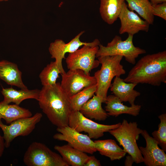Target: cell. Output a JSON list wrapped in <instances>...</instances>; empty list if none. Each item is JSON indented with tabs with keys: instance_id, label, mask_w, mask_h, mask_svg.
<instances>
[{
	"instance_id": "cell-31",
	"label": "cell",
	"mask_w": 166,
	"mask_h": 166,
	"mask_svg": "<svg viewBox=\"0 0 166 166\" xmlns=\"http://www.w3.org/2000/svg\"><path fill=\"white\" fill-rule=\"evenodd\" d=\"M134 162H135L132 157L128 154L126 156L124 161V165L125 166H131Z\"/></svg>"
},
{
	"instance_id": "cell-14",
	"label": "cell",
	"mask_w": 166,
	"mask_h": 166,
	"mask_svg": "<svg viewBox=\"0 0 166 166\" xmlns=\"http://www.w3.org/2000/svg\"><path fill=\"white\" fill-rule=\"evenodd\" d=\"M121 26L119 34H121L127 33L133 36L140 31L148 32L150 24L143 20L134 11L130 10L125 2L118 16Z\"/></svg>"
},
{
	"instance_id": "cell-24",
	"label": "cell",
	"mask_w": 166,
	"mask_h": 166,
	"mask_svg": "<svg viewBox=\"0 0 166 166\" xmlns=\"http://www.w3.org/2000/svg\"><path fill=\"white\" fill-rule=\"evenodd\" d=\"M128 9L135 11L144 20L152 24L154 16L152 13V4L149 0H125Z\"/></svg>"
},
{
	"instance_id": "cell-1",
	"label": "cell",
	"mask_w": 166,
	"mask_h": 166,
	"mask_svg": "<svg viewBox=\"0 0 166 166\" xmlns=\"http://www.w3.org/2000/svg\"><path fill=\"white\" fill-rule=\"evenodd\" d=\"M37 101L40 108L53 124L57 127L68 125L72 110L70 98L62 89L60 83L43 86Z\"/></svg>"
},
{
	"instance_id": "cell-3",
	"label": "cell",
	"mask_w": 166,
	"mask_h": 166,
	"mask_svg": "<svg viewBox=\"0 0 166 166\" xmlns=\"http://www.w3.org/2000/svg\"><path fill=\"white\" fill-rule=\"evenodd\" d=\"M123 57L120 55L101 56L98 57L101 65L100 69L94 73L97 81V88L95 95L101 97L105 103L107 93L111 81L115 77H120L126 73L123 66L121 64Z\"/></svg>"
},
{
	"instance_id": "cell-13",
	"label": "cell",
	"mask_w": 166,
	"mask_h": 166,
	"mask_svg": "<svg viewBox=\"0 0 166 166\" xmlns=\"http://www.w3.org/2000/svg\"><path fill=\"white\" fill-rule=\"evenodd\" d=\"M141 134L146 142L145 147H139L143 158V162L147 166H166V154L160 149L154 138L146 130H143Z\"/></svg>"
},
{
	"instance_id": "cell-21",
	"label": "cell",
	"mask_w": 166,
	"mask_h": 166,
	"mask_svg": "<svg viewBox=\"0 0 166 166\" xmlns=\"http://www.w3.org/2000/svg\"><path fill=\"white\" fill-rule=\"evenodd\" d=\"M125 0H100L99 12L102 20L112 25L118 18Z\"/></svg>"
},
{
	"instance_id": "cell-10",
	"label": "cell",
	"mask_w": 166,
	"mask_h": 166,
	"mask_svg": "<svg viewBox=\"0 0 166 166\" xmlns=\"http://www.w3.org/2000/svg\"><path fill=\"white\" fill-rule=\"evenodd\" d=\"M85 32V31H81L67 43H65L61 39H57L50 44L49 48V53L51 58L55 59V61L60 71L61 74L65 72L62 66V60L63 59H65V55L66 53H73L84 45L95 46H99L101 44L99 40L97 39L90 42H81L80 38Z\"/></svg>"
},
{
	"instance_id": "cell-17",
	"label": "cell",
	"mask_w": 166,
	"mask_h": 166,
	"mask_svg": "<svg viewBox=\"0 0 166 166\" xmlns=\"http://www.w3.org/2000/svg\"><path fill=\"white\" fill-rule=\"evenodd\" d=\"M122 102L114 95L107 96L105 103V110L109 116L117 117L123 114H126L134 116L139 114L141 106L134 104L128 106L124 105Z\"/></svg>"
},
{
	"instance_id": "cell-12",
	"label": "cell",
	"mask_w": 166,
	"mask_h": 166,
	"mask_svg": "<svg viewBox=\"0 0 166 166\" xmlns=\"http://www.w3.org/2000/svg\"><path fill=\"white\" fill-rule=\"evenodd\" d=\"M61 75V86L69 97L85 88L97 84L94 76L87 74L80 69H69Z\"/></svg>"
},
{
	"instance_id": "cell-5",
	"label": "cell",
	"mask_w": 166,
	"mask_h": 166,
	"mask_svg": "<svg viewBox=\"0 0 166 166\" xmlns=\"http://www.w3.org/2000/svg\"><path fill=\"white\" fill-rule=\"evenodd\" d=\"M133 36L128 34L126 39L122 40L119 36L116 35L106 46L100 44L96 57L101 56L120 55L124 57L126 61L135 65L136 59L140 54L146 53V50L135 46L133 42Z\"/></svg>"
},
{
	"instance_id": "cell-6",
	"label": "cell",
	"mask_w": 166,
	"mask_h": 166,
	"mask_svg": "<svg viewBox=\"0 0 166 166\" xmlns=\"http://www.w3.org/2000/svg\"><path fill=\"white\" fill-rule=\"evenodd\" d=\"M27 166H69L60 155L45 144L34 142L29 146L23 158Z\"/></svg>"
},
{
	"instance_id": "cell-16",
	"label": "cell",
	"mask_w": 166,
	"mask_h": 166,
	"mask_svg": "<svg viewBox=\"0 0 166 166\" xmlns=\"http://www.w3.org/2000/svg\"><path fill=\"white\" fill-rule=\"evenodd\" d=\"M22 73L17 65L7 60L0 61V79L7 84L21 89H28L22 79Z\"/></svg>"
},
{
	"instance_id": "cell-11",
	"label": "cell",
	"mask_w": 166,
	"mask_h": 166,
	"mask_svg": "<svg viewBox=\"0 0 166 166\" xmlns=\"http://www.w3.org/2000/svg\"><path fill=\"white\" fill-rule=\"evenodd\" d=\"M58 132L53 138L65 141L73 148L86 153L92 154L97 151L95 143L88 136L81 133L69 125L57 127Z\"/></svg>"
},
{
	"instance_id": "cell-32",
	"label": "cell",
	"mask_w": 166,
	"mask_h": 166,
	"mask_svg": "<svg viewBox=\"0 0 166 166\" xmlns=\"http://www.w3.org/2000/svg\"><path fill=\"white\" fill-rule=\"evenodd\" d=\"M152 5L161 3L166 2V0H150Z\"/></svg>"
},
{
	"instance_id": "cell-7",
	"label": "cell",
	"mask_w": 166,
	"mask_h": 166,
	"mask_svg": "<svg viewBox=\"0 0 166 166\" xmlns=\"http://www.w3.org/2000/svg\"><path fill=\"white\" fill-rule=\"evenodd\" d=\"M42 114L37 113L29 117L19 118L9 125L4 124L0 120V128L3 133L5 147L9 148L11 142L18 136H26L30 134L36 125L41 120Z\"/></svg>"
},
{
	"instance_id": "cell-22",
	"label": "cell",
	"mask_w": 166,
	"mask_h": 166,
	"mask_svg": "<svg viewBox=\"0 0 166 166\" xmlns=\"http://www.w3.org/2000/svg\"><path fill=\"white\" fill-rule=\"evenodd\" d=\"M94 141L97 151L101 155L109 157L112 161L120 160L127 153L113 140H98Z\"/></svg>"
},
{
	"instance_id": "cell-18",
	"label": "cell",
	"mask_w": 166,
	"mask_h": 166,
	"mask_svg": "<svg viewBox=\"0 0 166 166\" xmlns=\"http://www.w3.org/2000/svg\"><path fill=\"white\" fill-rule=\"evenodd\" d=\"M40 90L36 89L32 90H17L12 87L2 89L1 92L4 97L3 100L0 102L3 104H8L13 102L19 105L24 100L29 99L38 100Z\"/></svg>"
},
{
	"instance_id": "cell-15",
	"label": "cell",
	"mask_w": 166,
	"mask_h": 166,
	"mask_svg": "<svg viewBox=\"0 0 166 166\" xmlns=\"http://www.w3.org/2000/svg\"><path fill=\"white\" fill-rule=\"evenodd\" d=\"M136 84L127 83L120 77H115L111 84L110 91L122 102H128L131 105L134 104L137 97L140 95V92L134 89Z\"/></svg>"
},
{
	"instance_id": "cell-29",
	"label": "cell",
	"mask_w": 166,
	"mask_h": 166,
	"mask_svg": "<svg viewBox=\"0 0 166 166\" xmlns=\"http://www.w3.org/2000/svg\"><path fill=\"white\" fill-rule=\"evenodd\" d=\"M101 166L99 160L94 156H89L84 166Z\"/></svg>"
},
{
	"instance_id": "cell-20",
	"label": "cell",
	"mask_w": 166,
	"mask_h": 166,
	"mask_svg": "<svg viewBox=\"0 0 166 166\" xmlns=\"http://www.w3.org/2000/svg\"><path fill=\"white\" fill-rule=\"evenodd\" d=\"M54 148L69 166H84L89 156L68 144L62 146L56 145Z\"/></svg>"
},
{
	"instance_id": "cell-25",
	"label": "cell",
	"mask_w": 166,
	"mask_h": 166,
	"mask_svg": "<svg viewBox=\"0 0 166 166\" xmlns=\"http://www.w3.org/2000/svg\"><path fill=\"white\" fill-rule=\"evenodd\" d=\"M97 88V84L87 86L70 97L72 110L79 111L81 107L94 94Z\"/></svg>"
},
{
	"instance_id": "cell-28",
	"label": "cell",
	"mask_w": 166,
	"mask_h": 166,
	"mask_svg": "<svg viewBox=\"0 0 166 166\" xmlns=\"http://www.w3.org/2000/svg\"><path fill=\"white\" fill-rule=\"evenodd\" d=\"M152 13L156 16L166 20V2L161 3L152 4Z\"/></svg>"
},
{
	"instance_id": "cell-27",
	"label": "cell",
	"mask_w": 166,
	"mask_h": 166,
	"mask_svg": "<svg viewBox=\"0 0 166 166\" xmlns=\"http://www.w3.org/2000/svg\"><path fill=\"white\" fill-rule=\"evenodd\" d=\"M160 122L158 129L152 133V137L157 142L161 149L166 151V114H162L158 116Z\"/></svg>"
},
{
	"instance_id": "cell-4",
	"label": "cell",
	"mask_w": 166,
	"mask_h": 166,
	"mask_svg": "<svg viewBox=\"0 0 166 166\" xmlns=\"http://www.w3.org/2000/svg\"><path fill=\"white\" fill-rule=\"evenodd\" d=\"M142 131L138 127L136 122H128L124 119L118 128L109 132L115 138L126 152L132 157L134 162L139 164L143 162V158L136 141Z\"/></svg>"
},
{
	"instance_id": "cell-23",
	"label": "cell",
	"mask_w": 166,
	"mask_h": 166,
	"mask_svg": "<svg viewBox=\"0 0 166 166\" xmlns=\"http://www.w3.org/2000/svg\"><path fill=\"white\" fill-rule=\"evenodd\" d=\"M32 116L28 109L16 104H3L0 103V120L4 119L7 124H10L19 118Z\"/></svg>"
},
{
	"instance_id": "cell-2",
	"label": "cell",
	"mask_w": 166,
	"mask_h": 166,
	"mask_svg": "<svg viewBox=\"0 0 166 166\" xmlns=\"http://www.w3.org/2000/svg\"><path fill=\"white\" fill-rule=\"evenodd\" d=\"M135 64L124 81L154 86L166 83V50L145 55Z\"/></svg>"
},
{
	"instance_id": "cell-19",
	"label": "cell",
	"mask_w": 166,
	"mask_h": 166,
	"mask_svg": "<svg viewBox=\"0 0 166 166\" xmlns=\"http://www.w3.org/2000/svg\"><path fill=\"white\" fill-rule=\"evenodd\" d=\"M103 103L100 97L94 95L81 108L79 111L85 117L99 121H105L109 116L102 107Z\"/></svg>"
},
{
	"instance_id": "cell-9",
	"label": "cell",
	"mask_w": 166,
	"mask_h": 166,
	"mask_svg": "<svg viewBox=\"0 0 166 166\" xmlns=\"http://www.w3.org/2000/svg\"><path fill=\"white\" fill-rule=\"evenodd\" d=\"M99 48V46L84 45L75 52L69 53L65 58L68 69H80L90 74L91 71L99 65V61L95 59Z\"/></svg>"
},
{
	"instance_id": "cell-30",
	"label": "cell",
	"mask_w": 166,
	"mask_h": 166,
	"mask_svg": "<svg viewBox=\"0 0 166 166\" xmlns=\"http://www.w3.org/2000/svg\"><path fill=\"white\" fill-rule=\"evenodd\" d=\"M5 148L6 147L4 138L0 133V158L3 153Z\"/></svg>"
},
{
	"instance_id": "cell-33",
	"label": "cell",
	"mask_w": 166,
	"mask_h": 166,
	"mask_svg": "<svg viewBox=\"0 0 166 166\" xmlns=\"http://www.w3.org/2000/svg\"><path fill=\"white\" fill-rule=\"evenodd\" d=\"M8 0H0V1H7Z\"/></svg>"
},
{
	"instance_id": "cell-8",
	"label": "cell",
	"mask_w": 166,
	"mask_h": 166,
	"mask_svg": "<svg viewBox=\"0 0 166 166\" xmlns=\"http://www.w3.org/2000/svg\"><path fill=\"white\" fill-rule=\"evenodd\" d=\"M121 124H98L85 117L79 111L72 110L69 116L68 125L79 132L87 133L91 139H97L103 136L105 132L118 128Z\"/></svg>"
},
{
	"instance_id": "cell-26",
	"label": "cell",
	"mask_w": 166,
	"mask_h": 166,
	"mask_svg": "<svg viewBox=\"0 0 166 166\" xmlns=\"http://www.w3.org/2000/svg\"><path fill=\"white\" fill-rule=\"evenodd\" d=\"M61 74L60 71L55 61L47 65L40 73L39 77L43 86L55 84L57 79Z\"/></svg>"
}]
</instances>
